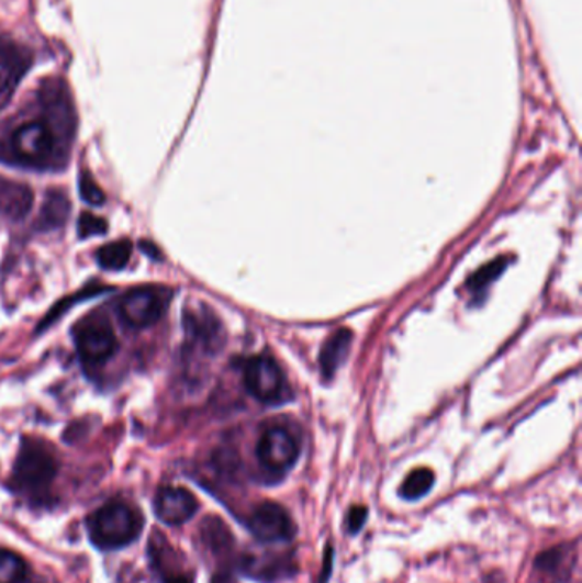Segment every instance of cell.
I'll use <instances>...</instances> for the list:
<instances>
[{
  "mask_svg": "<svg viewBox=\"0 0 582 583\" xmlns=\"http://www.w3.org/2000/svg\"><path fill=\"white\" fill-rule=\"evenodd\" d=\"M89 539L103 551L125 548L141 536L143 515L123 502H110L88 517Z\"/></svg>",
  "mask_w": 582,
  "mask_h": 583,
  "instance_id": "1",
  "label": "cell"
},
{
  "mask_svg": "<svg viewBox=\"0 0 582 583\" xmlns=\"http://www.w3.org/2000/svg\"><path fill=\"white\" fill-rule=\"evenodd\" d=\"M57 477V461L42 444L24 442L15 459L14 483L23 492L38 493L51 486Z\"/></svg>",
  "mask_w": 582,
  "mask_h": 583,
  "instance_id": "2",
  "label": "cell"
},
{
  "mask_svg": "<svg viewBox=\"0 0 582 583\" xmlns=\"http://www.w3.org/2000/svg\"><path fill=\"white\" fill-rule=\"evenodd\" d=\"M299 446L294 435L282 427H270L261 434L257 458L261 468L272 477H284L298 461Z\"/></svg>",
  "mask_w": 582,
  "mask_h": 583,
  "instance_id": "3",
  "label": "cell"
},
{
  "mask_svg": "<svg viewBox=\"0 0 582 583\" xmlns=\"http://www.w3.org/2000/svg\"><path fill=\"white\" fill-rule=\"evenodd\" d=\"M245 385L255 400L265 404L280 403L288 393V385L279 363L265 355H258L246 363Z\"/></svg>",
  "mask_w": 582,
  "mask_h": 583,
  "instance_id": "4",
  "label": "cell"
},
{
  "mask_svg": "<svg viewBox=\"0 0 582 583\" xmlns=\"http://www.w3.org/2000/svg\"><path fill=\"white\" fill-rule=\"evenodd\" d=\"M246 526L249 532L265 545L291 541L295 534L294 523L289 512L273 502H264L258 505L249 515Z\"/></svg>",
  "mask_w": 582,
  "mask_h": 583,
  "instance_id": "5",
  "label": "cell"
},
{
  "mask_svg": "<svg viewBox=\"0 0 582 583\" xmlns=\"http://www.w3.org/2000/svg\"><path fill=\"white\" fill-rule=\"evenodd\" d=\"M238 569L248 579L260 583H279L298 573L295 558L291 553H246L239 558Z\"/></svg>",
  "mask_w": 582,
  "mask_h": 583,
  "instance_id": "6",
  "label": "cell"
},
{
  "mask_svg": "<svg viewBox=\"0 0 582 583\" xmlns=\"http://www.w3.org/2000/svg\"><path fill=\"white\" fill-rule=\"evenodd\" d=\"M12 149L27 165H43L54 154V132L43 122L24 123L12 135Z\"/></svg>",
  "mask_w": 582,
  "mask_h": 583,
  "instance_id": "7",
  "label": "cell"
},
{
  "mask_svg": "<svg viewBox=\"0 0 582 583\" xmlns=\"http://www.w3.org/2000/svg\"><path fill=\"white\" fill-rule=\"evenodd\" d=\"M77 354L89 367L103 366L119 350L115 333L104 324H88L76 335Z\"/></svg>",
  "mask_w": 582,
  "mask_h": 583,
  "instance_id": "8",
  "label": "cell"
},
{
  "mask_svg": "<svg viewBox=\"0 0 582 583\" xmlns=\"http://www.w3.org/2000/svg\"><path fill=\"white\" fill-rule=\"evenodd\" d=\"M165 311V301L153 290L137 289L128 292L119 305L120 317L131 328H147L157 323Z\"/></svg>",
  "mask_w": 582,
  "mask_h": 583,
  "instance_id": "9",
  "label": "cell"
},
{
  "mask_svg": "<svg viewBox=\"0 0 582 583\" xmlns=\"http://www.w3.org/2000/svg\"><path fill=\"white\" fill-rule=\"evenodd\" d=\"M199 511L195 496L178 486H165L159 490L154 500V512L161 523L168 526H181L188 523Z\"/></svg>",
  "mask_w": 582,
  "mask_h": 583,
  "instance_id": "10",
  "label": "cell"
},
{
  "mask_svg": "<svg viewBox=\"0 0 582 583\" xmlns=\"http://www.w3.org/2000/svg\"><path fill=\"white\" fill-rule=\"evenodd\" d=\"M31 52L20 43L0 38V96L14 91L31 69Z\"/></svg>",
  "mask_w": 582,
  "mask_h": 583,
  "instance_id": "11",
  "label": "cell"
},
{
  "mask_svg": "<svg viewBox=\"0 0 582 583\" xmlns=\"http://www.w3.org/2000/svg\"><path fill=\"white\" fill-rule=\"evenodd\" d=\"M574 563V546L562 545L541 553L535 561V570L545 583H563L571 576Z\"/></svg>",
  "mask_w": 582,
  "mask_h": 583,
  "instance_id": "12",
  "label": "cell"
},
{
  "mask_svg": "<svg viewBox=\"0 0 582 583\" xmlns=\"http://www.w3.org/2000/svg\"><path fill=\"white\" fill-rule=\"evenodd\" d=\"M33 205V191L26 184L0 178V215L21 221Z\"/></svg>",
  "mask_w": 582,
  "mask_h": 583,
  "instance_id": "13",
  "label": "cell"
},
{
  "mask_svg": "<svg viewBox=\"0 0 582 583\" xmlns=\"http://www.w3.org/2000/svg\"><path fill=\"white\" fill-rule=\"evenodd\" d=\"M350 341H352V333L349 329H340L326 341L322 354H320L323 378H334L335 372L340 369L342 363L349 355Z\"/></svg>",
  "mask_w": 582,
  "mask_h": 583,
  "instance_id": "14",
  "label": "cell"
},
{
  "mask_svg": "<svg viewBox=\"0 0 582 583\" xmlns=\"http://www.w3.org/2000/svg\"><path fill=\"white\" fill-rule=\"evenodd\" d=\"M202 539L214 554H226L233 549L234 539L230 527L217 517H209L202 524Z\"/></svg>",
  "mask_w": 582,
  "mask_h": 583,
  "instance_id": "15",
  "label": "cell"
},
{
  "mask_svg": "<svg viewBox=\"0 0 582 583\" xmlns=\"http://www.w3.org/2000/svg\"><path fill=\"white\" fill-rule=\"evenodd\" d=\"M434 481H436V477H434L430 469H414V471L405 478L402 486H400V496L408 500V502L421 500L422 496H426L427 493L433 490Z\"/></svg>",
  "mask_w": 582,
  "mask_h": 583,
  "instance_id": "16",
  "label": "cell"
},
{
  "mask_svg": "<svg viewBox=\"0 0 582 583\" xmlns=\"http://www.w3.org/2000/svg\"><path fill=\"white\" fill-rule=\"evenodd\" d=\"M132 256V243L127 239L115 240L98 251V261L104 270H122L127 267Z\"/></svg>",
  "mask_w": 582,
  "mask_h": 583,
  "instance_id": "17",
  "label": "cell"
},
{
  "mask_svg": "<svg viewBox=\"0 0 582 583\" xmlns=\"http://www.w3.org/2000/svg\"><path fill=\"white\" fill-rule=\"evenodd\" d=\"M67 214H69V202H67L66 197L51 193L45 206H43L40 224H42L43 229H52V227L64 224Z\"/></svg>",
  "mask_w": 582,
  "mask_h": 583,
  "instance_id": "18",
  "label": "cell"
},
{
  "mask_svg": "<svg viewBox=\"0 0 582 583\" xmlns=\"http://www.w3.org/2000/svg\"><path fill=\"white\" fill-rule=\"evenodd\" d=\"M26 563L20 554L0 549V583H21L26 579Z\"/></svg>",
  "mask_w": 582,
  "mask_h": 583,
  "instance_id": "19",
  "label": "cell"
},
{
  "mask_svg": "<svg viewBox=\"0 0 582 583\" xmlns=\"http://www.w3.org/2000/svg\"><path fill=\"white\" fill-rule=\"evenodd\" d=\"M507 259L499 258L492 264L485 265V267L480 268L475 274H471L470 280H468V289L471 292H480V290L485 289V287L491 285L495 279L501 277L502 271L506 270Z\"/></svg>",
  "mask_w": 582,
  "mask_h": 583,
  "instance_id": "20",
  "label": "cell"
},
{
  "mask_svg": "<svg viewBox=\"0 0 582 583\" xmlns=\"http://www.w3.org/2000/svg\"><path fill=\"white\" fill-rule=\"evenodd\" d=\"M79 193H81V199L91 206H101L107 202L104 191L98 187L97 181L92 180L89 172H82L79 176Z\"/></svg>",
  "mask_w": 582,
  "mask_h": 583,
  "instance_id": "21",
  "label": "cell"
},
{
  "mask_svg": "<svg viewBox=\"0 0 582 583\" xmlns=\"http://www.w3.org/2000/svg\"><path fill=\"white\" fill-rule=\"evenodd\" d=\"M108 224L104 218L98 217V215L82 214L79 217V224H77V233L81 239H89L92 236H101L107 233Z\"/></svg>",
  "mask_w": 582,
  "mask_h": 583,
  "instance_id": "22",
  "label": "cell"
},
{
  "mask_svg": "<svg viewBox=\"0 0 582 583\" xmlns=\"http://www.w3.org/2000/svg\"><path fill=\"white\" fill-rule=\"evenodd\" d=\"M368 508L362 507V505H356V507L350 508L349 514H347V530L350 534L359 532L366 520H368Z\"/></svg>",
  "mask_w": 582,
  "mask_h": 583,
  "instance_id": "23",
  "label": "cell"
},
{
  "mask_svg": "<svg viewBox=\"0 0 582 583\" xmlns=\"http://www.w3.org/2000/svg\"><path fill=\"white\" fill-rule=\"evenodd\" d=\"M325 567H323L322 575H320V583L328 582L329 575H332V567H334V549L326 548L325 551Z\"/></svg>",
  "mask_w": 582,
  "mask_h": 583,
  "instance_id": "24",
  "label": "cell"
},
{
  "mask_svg": "<svg viewBox=\"0 0 582 583\" xmlns=\"http://www.w3.org/2000/svg\"><path fill=\"white\" fill-rule=\"evenodd\" d=\"M163 576H165V583H192V579L184 573H168V575L163 573Z\"/></svg>",
  "mask_w": 582,
  "mask_h": 583,
  "instance_id": "25",
  "label": "cell"
},
{
  "mask_svg": "<svg viewBox=\"0 0 582 583\" xmlns=\"http://www.w3.org/2000/svg\"><path fill=\"white\" fill-rule=\"evenodd\" d=\"M212 583H236V580H234L233 575H230V573H217V575L212 579Z\"/></svg>",
  "mask_w": 582,
  "mask_h": 583,
  "instance_id": "26",
  "label": "cell"
}]
</instances>
